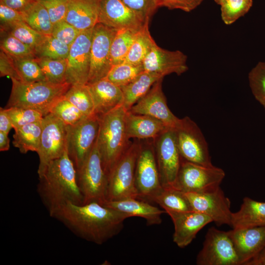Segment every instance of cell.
<instances>
[{"label": "cell", "mask_w": 265, "mask_h": 265, "mask_svg": "<svg viewBox=\"0 0 265 265\" xmlns=\"http://www.w3.org/2000/svg\"><path fill=\"white\" fill-rule=\"evenodd\" d=\"M162 80L155 82L147 93L128 111L150 116L160 121L169 128L175 129L181 119L171 112L167 105L162 89Z\"/></svg>", "instance_id": "18"}, {"label": "cell", "mask_w": 265, "mask_h": 265, "mask_svg": "<svg viewBox=\"0 0 265 265\" xmlns=\"http://www.w3.org/2000/svg\"><path fill=\"white\" fill-rule=\"evenodd\" d=\"M0 50L15 58H36L34 50L12 35L0 31Z\"/></svg>", "instance_id": "38"}, {"label": "cell", "mask_w": 265, "mask_h": 265, "mask_svg": "<svg viewBox=\"0 0 265 265\" xmlns=\"http://www.w3.org/2000/svg\"><path fill=\"white\" fill-rule=\"evenodd\" d=\"M126 126L130 139H154L169 128L160 121L144 114L127 111Z\"/></svg>", "instance_id": "25"}, {"label": "cell", "mask_w": 265, "mask_h": 265, "mask_svg": "<svg viewBox=\"0 0 265 265\" xmlns=\"http://www.w3.org/2000/svg\"><path fill=\"white\" fill-rule=\"evenodd\" d=\"M127 6L122 0H100L98 23L119 30H139L149 22Z\"/></svg>", "instance_id": "17"}, {"label": "cell", "mask_w": 265, "mask_h": 265, "mask_svg": "<svg viewBox=\"0 0 265 265\" xmlns=\"http://www.w3.org/2000/svg\"><path fill=\"white\" fill-rule=\"evenodd\" d=\"M11 121L13 129L41 121L44 115L40 112L18 107L4 108Z\"/></svg>", "instance_id": "43"}, {"label": "cell", "mask_w": 265, "mask_h": 265, "mask_svg": "<svg viewBox=\"0 0 265 265\" xmlns=\"http://www.w3.org/2000/svg\"><path fill=\"white\" fill-rule=\"evenodd\" d=\"M265 109V104H264L263 106Z\"/></svg>", "instance_id": "55"}, {"label": "cell", "mask_w": 265, "mask_h": 265, "mask_svg": "<svg viewBox=\"0 0 265 265\" xmlns=\"http://www.w3.org/2000/svg\"><path fill=\"white\" fill-rule=\"evenodd\" d=\"M198 265H240L229 231L210 228L196 257Z\"/></svg>", "instance_id": "12"}, {"label": "cell", "mask_w": 265, "mask_h": 265, "mask_svg": "<svg viewBox=\"0 0 265 265\" xmlns=\"http://www.w3.org/2000/svg\"><path fill=\"white\" fill-rule=\"evenodd\" d=\"M77 175L83 204L94 202L103 205L107 201L108 177L97 142Z\"/></svg>", "instance_id": "6"}, {"label": "cell", "mask_w": 265, "mask_h": 265, "mask_svg": "<svg viewBox=\"0 0 265 265\" xmlns=\"http://www.w3.org/2000/svg\"><path fill=\"white\" fill-rule=\"evenodd\" d=\"M135 139L108 176L107 201L139 198L135 184V171L140 140Z\"/></svg>", "instance_id": "5"}, {"label": "cell", "mask_w": 265, "mask_h": 265, "mask_svg": "<svg viewBox=\"0 0 265 265\" xmlns=\"http://www.w3.org/2000/svg\"><path fill=\"white\" fill-rule=\"evenodd\" d=\"M93 28L82 31L70 47L66 58V80L71 85L87 84Z\"/></svg>", "instance_id": "15"}, {"label": "cell", "mask_w": 265, "mask_h": 265, "mask_svg": "<svg viewBox=\"0 0 265 265\" xmlns=\"http://www.w3.org/2000/svg\"><path fill=\"white\" fill-rule=\"evenodd\" d=\"M0 76H8L20 81L12 57L0 50Z\"/></svg>", "instance_id": "49"}, {"label": "cell", "mask_w": 265, "mask_h": 265, "mask_svg": "<svg viewBox=\"0 0 265 265\" xmlns=\"http://www.w3.org/2000/svg\"><path fill=\"white\" fill-rule=\"evenodd\" d=\"M38 177L37 192L50 216L68 202L83 204L77 171L67 148L60 157L50 162Z\"/></svg>", "instance_id": "2"}, {"label": "cell", "mask_w": 265, "mask_h": 265, "mask_svg": "<svg viewBox=\"0 0 265 265\" xmlns=\"http://www.w3.org/2000/svg\"><path fill=\"white\" fill-rule=\"evenodd\" d=\"M37 0H0V3L23 12L28 9Z\"/></svg>", "instance_id": "50"}, {"label": "cell", "mask_w": 265, "mask_h": 265, "mask_svg": "<svg viewBox=\"0 0 265 265\" xmlns=\"http://www.w3.org/2000/svg\"><path fill=\"white\" fill-rule=\"evenodd\" d=\"M70 47L52 35H46L43 41L34 49L36 57L66 59Z\"/></svg>", "instance_id": "37"}, {"label": "cell", "mask_w": 265, "mask_h": 265, "mask_svg": "<svg viewBox=\"0 0 265 265\" xmlns=\"http://www.w3.org/2000/svg\"><path fill=\"white\" fill-rule=\"evenodd\" d=\"M144 71L142 64L123 62L113 65L106 78L116 85L122 87L131 82Z\"/></svg>", "instance_id": "34"}, {"label": "cell", "mask_w": 265, "mask_h": 265, "mask_svg": "<svg viewBox=\"0 0 265 265\" xmlns=\"http://www.w3.org/2000/svg\"><path fill=\"white\" fill-rule=\"evenodd\" d=\"M24 21L37 32L44 35H52L53 25L44 6L38 0L23 11Z\"/></svg>", "instance_id": "31"}, {"label": "cell", "mask_w": 265, "mask_h": 265, "mask_svg": "<svg viewBox=\"0 0 265 265\" xmlns=\"http://www.w3.org/2000/svg\"><path fill=\"white\" fill-rule=\"evenodd\" d=\"M193 211L204 213L210 217L217 226H231L232 212L231 202L219 186L209 191L202 193H185Z\"/></svg>", "instance_id": "16"}, {"label": "cell", "mask_w": 265, "mask_h": 265, "mask_svg": "<svg viewBox=\"0 0 265 265\" xmlns=\"http://www.w3.org/2000/svg\"><path fill=\"white\" fill-rule=\"evenodd\" d=\"M149 22L137 33L124 62L140 65L156 43L149 30Z\"/></svg>", "instance_id": "29"}, {"label": "cell", "mask_w": 265, "mask_h": 265, "mask_svg": "<svg viewBox=\"0 0 265 265\" xmlns=\"http://www.w3.org/2000/svg\"><path fill=\"white\" fill-rule=\"evenodd\" d=\"M12 144L22 154L28 151L37 152L43 130L41 121L14 129Z\"/></svg>", "instance_id": "28"}, {"label": "cell", "mask_w": 265, "mask_h": 265, "mask_svg": "<svg viewBox=\"0 0 265 265\" xmlns=\"http://www.w3.org/2000/svg\"><path fill=\"white\" fill-rule=\"evenodd\" d=\"M139 198H130L116 201H107L103 205L128 215L145 219L148 225H159L162 222L164 210L153 206Z\"/></svg>", "instance_id": "23"}, {"label": "cell", "mask_w": 265, "mask_h": 265, "mask_svg": "<svg viewBox=\"0 0 265 265\" xmlns=\"http://www.w3.org/2000/svg\"><path fill=\"white\" fill-rule=\"evenodd\" d=\"M231 226L234 229L265 226V202L244 197L239 210L232 212Z\"/></svg>", "instance_id": "26"}, {"label": "cell", "mask_w": 265, "mask_h": 265, "mask_svg": "<svg viewBox=\"0 0 265 265\" xmlns=\"http://www.w3.org/2000/svg\"><path fill=\"white\" fill-rule=\"evenodd\" d=\"M152 201L158 204L165 211H193L185 193L175 188H163Z\"/></svg>", "instance_id": "30"}, {"label": "cell", "mask_w": 265, "mask_h": 265, "mask_svg": "<svg viewBox=\"0 0 265 265\" xmlns=\"http://www.w3.org/2000/svg\"><path fill=\"white\" fill-rule=\"evenodd\" d=\"M43 130L39 149L38 175L51 161L60 157L66 149L67 126L59 118L48 113L42 119Z\"/></svg>", "instance_id": "13"}, {"label": "cell", "mask_w": 265, "mask_h": 265, "mask_svg": "<svg viewBox=\"0 0 265 265\" xmlns=\"http://www.w3.org/2000/svg\"><path fill=\"white\" fill-rule=\"evenodd\" d=\"M81 238L102 244L118 234L128 214L97 202H68L50 216Z\"/></svg>", "instance_id": "1"}, {"label": "cell", "mask_w": 265, "mask_h": 265, "mask_svg": "<svg viewBox=\"0 0 265 265\" xmlns=\"http://www.w3.org/2000/svg\"><path fill=\"white\" fill-rule=\"evenodd\" d=\"M163 78L157 73L144 71L131 82L120 87L124 97L123 106L129 110L147 93L155 82Z\"/></svg>", "instance_id": "27"}, {"label": "cell", "mask_w": 265, "mask_h": 265, "mask_svg": "<svg viewBox=\"0 0 265 265\" xmlns=\"http://www.w3.org/2000/svg\"><path fill=\"white\" fill-rule=\"evenodd\" d=\"M116 32L117 30L99 23L94 26L87 84L106 78L111 69V46Z\"/></svg>", "instance_id": "14"}, {"label": "cell", "mask_w": 265, "mask_h": 265, "mask_svg": "<svg viewBox=\"0 0 265 265\" xmlns=\"http://www.w3.org/2000/svg\"><path fill=\"white\" fill-rule=\"evenodd\" d=\"M46 9L53 25L65 20L68 0H37Z\"/></svg>", "instance_id": "45"}, {"label": "cell", "mask_w": 265, "mask_h": 265, "mask_svg": "<svg viewBox=\"0 0 265 265\" xmlns=\"http://www.w3.org/2000/svg\"><path fill=\"white\" fill-rule=\"evenodd\" d=\"M60 119L66 126H73L87 117L64 96L52 107L50 111Z\"/></svg>", "instance_id": "40"}, {"label": "cell", "mask_w": 265, "mask_h": 265, "mask_svg": "<svg viewBox=\"0 0 265 265\" xmlns=\"http://www.w3.org/2000/svg\"><path fill=\"white\" fill-rule=\"evenodd\" d=\"M249 84L255 99L265 104V62H259L248 74Z\"/></svg>", "instance_id": "42"}, {"label": "cell", "mask_w": 265, "mask_h": 265, "mask_svg": "<svg viewBox=\"0 0 265 265\" xmlns=\"http://www.w3.org/2000/svg\"><path fill=\"white\" fill-rule=\"evenodd\" d=\"M127 111L121 106L100 117L96 142L107 177L132 142L126 130Z\"/></svg>", "instance_id": "3"}, {"label": "cell", "mask_w": 265, "mask_h": 265, "mask_svg": "<svg viewBox=\"0 0 265 265\" xmlns=\"http://www.w3.org/2000/svg\"><path fill=\"white\" fill-rule=\"evenodd\" d=\"M252 4L253 0H225L220 5L222 21L226 25L233 24L244 16Z\"/></svg>", "instance_id": "39"}, {"label": "cell", "mask_w": 265, "mask_h": 265, "mask_svg": "<svg viewBox=\"0 0 265 265\" xmlns=\"http://www.w3.org/2000/svg\"><path fill=\"white\" fill-rule=\"evenodd\" d=\"M135 184L139 199L152 201L163 189L153 139L140 140L135 166Z\"/></svg>", "instance_id": "9"}, {"label": "cell", "mask_w": 265, "mask_h": 265, "mask_svg": "<svg viewBox=\"0 0 265 265\" xmlns=\"http://www.w3.org/2000/svg\"><path fill=\"white\" fill-rule=\"evenodd\" d=\"M153 140L161 185L175 188L182 160L175 130L168 129Z\"/></svg>", "instance_id": "10"}, {"label": "cell", "mask_w": 265, "mask_h": 265, "mask_svg": "<svg viewBox=\"0 0 265 265\" xmlns=\"http://www.w3.org/2000/svg\"><path fill=\"white\" fill-rule=\"evenodd\" d=\"M10 148V140L8 134L0 132V151H7Z\"/></svg>", "instance_id": "53"}, {"label": "cell", "mask_w": 265, "mask_h": 265, "mask_svg": "<svg viewBox=\"0 0 265 265\" xmlns=\"http://www.w3.org/2000/svg\"><path fill=\"white\" fill-rule=\"evenodd\" d=\"M24 21L23 12L0 3V30Z\"/></svg>", "instance_id": "47"}, {"label": "cell", "mask_w": 265, "mask_h": 265, "mask_svg": "<svg viewBox=\"0 0 265 265\" xmlns=\"http://www.w3.org/2000/svg\"><path fill=\"white\" fill-rule=\"evenodd\" d=\"M13 127L10 118L5 109H0V132L8 134Z\"/></svg>", "instance_id": "51"}, {"label": "cell", "mask_w": 265, "mask_h": 265, "mask_svg": "<svg viewBox=\"0 0 265 265\" xmlns=\"http://www.w3.org/2000/svg\"><path fill=\"white\" fill-rule=\"evenodd\" d=\"M229 231L240 265H245L265 247V226Z\"/></svg>", "instance_id": "21"}, {"label": "cell", "mask_w": 265, "mask_h": 265, "mask_svg": "<svg viewBox=\"0 0 265 265\" xmlns=\"http://www.w3.org/2000/svg\"><path fill=\"white\" fill-rule=\"evenodd\" d=\"M100 118L95 114L73 126H67L66 148L76 171L91 152L97 139Z\"/></svg>", "instance_id": "8"}, {"label": "cell", "mask_w": 265, "mask_h": 265, "mask_svg": "<svg viewBox=\"0 0 265 265\" xmlns=\"http://www.w3.org/2000/svg\"><path fill=\"white\" fill-rule=\"evenodd\" d=\"M87 85L93 102L94 113L99 117L123 106L124 97L121 87L106 78Z\"/></svg>", "instance_id": "22"}, {"label": "cell", "mask_w": 265, "mask_h": 265, "mask_svg": "<svg viewBox=\"0 0 265 265\" xmlns=\"http://www.w3.org/2000/svg\"><path fill=\"white\" fill-rule=\"evenodd\" d=\"M245 265H265V247Z\"/></svg>", "instance_id": "52"}, {"label": "cell", "mask_w": 265, "mask_h": 265, "mask_svg": "<svg viewBox=\"0 0 265 265\" xmlns=\"http://www.w3.org/2000/svg\"><path fill=\"white\" fill-rule=\"evenodd\" d=\"M81 31L65 20L53 26L52 35L70 46Z\"/></svg>", "instance_id": "44"}, {"label": "cell", "mask_w": 265, "mask_h": 265, "mask_svg": "<svg viewBox=\"0 0 265 265\" xmlns=\"http://www.w3.org/2000/svg\"><path fill=\"white\" fill-rule=\"evenodd\" d=\"M12 89L5 108L18 107L30 108L44 116L62 98L71 85L68 82L56 84L48 81L26 83L11 79Z\"/></svg>", "instance_id": "4"}, {"label": "cell", "mask_w": 265, "mask_h": 265, "mask_svg": "<svg viewBox=\"0 0 265 265\" xmlns=\"http://www.w3.org/2000/svg\"><path fill=\"white\" fill-rule=\"evenodd\" d=\"M204 0H155L157 8L165 7L169 9H180L184 11L190 12L198 6Z\"/></svg>", "instance_id": "48"}, {"label": "cell", "mask_w": 265, "mask_h": 265, "mask_svg": "<svg viewBox=\"0 0 265 265\" xmlns=\"http://www.w3.org/2000/svg\"><path fill=\"white\" fill-rule=\"evenodd\" d=\"M64 97L86 117L94 113L93 102L87 84L71 85Z\"/></svg>", "instance_id": "33"}, {"label": "cell", "mask_w": 265, "mask_h": 265, "mask_svg": "<svg viewBox=\"0 0 265 265\" xmlns=\"http://www.w3.org/2000/svg\"><path fill=\"white\" fill-rule=\"evenodd\" d=\"M47 81L60 84L66 82L67 59L36 57Z\"/></svg>", "instance_id": "35"}, {"label": "cell", "mask_w": 265, "mask_h": 265, "mask_svg": "<svg viewBox=\"0 0 265 265\" xmlns=\"http://www.w3.org/2000/svg\"><path fill=\"white\" fill-rule=\"evenodd\" d=\"M139 30L128 28L117 30L111 46L110 54L112 66L125 61Z\"/></svg>", "instance_id": "32"}, {"label": "cell", "mask_w": 265, "mask_h": 265, "mask_svg": "<svg viewBox=\"0 0 265 265\" xmlns=\"http://www.w3.org/2000/svg\"><path fill=\"white\" fill-rule=\"evenodd\" d=\"M187 56L180 51H171L155 45L142 62L144 71L157 73L165 77L175 73L178 75L188 69Z\"/></svg>", "instance_id": "19"}, {"label": "cell", "mask_w": 265, "mask_h": 265, "mask_svg": "<svg viewBox=\"0 0 265 265\" xmlns=\"http://www.w3.org/2000/svg\"><path fill=\"white\" fill-rule=\"evenodd\" d=\"M225 0H214V2L218 5H220Z\"/></svg>", "instance_id": "54"}, {"label": "cell", "mask_w": 265, "mask_h": 265, "mask_svg": "<svg viewBox=\"0 0 265 265\" xmlns=\"http://www.w3.org/2000/svg\"><path fill=\"white\" fill-rule=\"evenodd\" d=\"M100 0H68L65 21L81 31L98 23Z\"/></svg>", "instance_id": "24"}, {"label": "cell", "mask_w": 265, "mask_h": 265, "mask_svg": "<svg viewBox=\"0 0 265 265\" xmlns=\"http://www.w3.org/2000/svg\"><path fill=\"white\" fill-rule=\"evenodd\" d=\"M175 130L178 149L183 159L205 166L213 165L208 143L195 122L185 117L181 119Z\"/></svg>", "instance_id": "11"}, {"label": "cell", "mask_w": 265, "mask_h": 265, "mask_svg": "<svg viewBox=\"0 0 265 265\" xmlns=\"http://www.w3.org/2000/svg\"><path fill=\"white\" fill-rule=\"evenodd\" d=\"M174 226L173 240L180 248L188 245L203 227L212 222L209 216L194 211H166Z\"/></svg>", "instance_id": "20"}, {"label": "cell", "mask_w": 265, "mask_h": 265, "mask_svg": "<svg viewBox=\"0 0 265 265\" xmlns=\"http://www.w3.org/2000/svg\"><path fill=\"white\" fill-rule=\"evenodd\" d=\"M122 1L146 20H150L158 8L155 0H122Z\"/></svg>", "instance_id": "46"}, {"label": "cell", "mask_w": 265, "mask_h": 265, "mask_svg": "<svg viewBox=\"0 0 265 265\" xmlns=\"http://www.w3.org/2000/svg\"><path fill=\"white\" fill-rule=\"evenodd\" d=\"M11 57L13 59L21 81L26 83H31L47 81L35 58H15Z\"/></svg>", "instance_id": "36"}, {"label": "cell", "mask_w": 265, "mask_h": 265, "mask_svg": "<svg viewBox=\"0 0 265 265\" xmlns=\"http://www.w3.org/2000/svg\"><path fill=\"white\" fill-rule=\"evenodd\" d=\"M225 176L224 170L214 166H205L182 159L175 188L185 193H202L220 186Z\"/></svg>", "instance_id": "7"}, {"label": "cell", "mask_w": 265, "mask_h": 265, "mask_svg": "<svg viewBox=\"0 0 265 265\" xmlns=\"http://www.w3.org/2000/svg\"><path fill=\"white\" fill-rule=\"evenodd\" d=\"M0 31H5L34 49L43 41L44 35L33 29L25 22L18 23L9 28Z\"/></svg>", "instance_id": "41"}]
</instances>
